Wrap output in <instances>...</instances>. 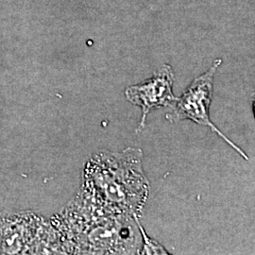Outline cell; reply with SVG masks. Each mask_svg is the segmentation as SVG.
<instances>
[{
	"label": "cell",
	"instance_id": "7a4b0ae2",
	"mask_svg": "<svg viewBox=\"0 0 255 255\" xmlns=\"http://www.w3.org/2000/svg\"><path fill=\"white\" fill-rule=\"evenodd\" d=\"M174 82L175 75L172 67L164 64L149 80L126 89L125 95L128 101L142 109V119L137 128V132L145 127L146 117L152 110L173 105L177 100L172 91Z\"/></svg>",
	"mask_w": 255,
	"mask_h": 255
},
{
	"label": "cell",
	"instance_id": "6da1fadb",
	"mask_svg": "<svg viewBox=\"0 0 255 255\" xmlns=\"http://www.w3.org/2000/svg\"><path fill=\"white\" fill-rule=\"evenodd\" d=\"M221 64V59L216 60L205 73L196 78L182 97L174 102L173 105L170 107L171 112L166 115V119L170 122H180L182 120L189 119L199 125L209 128L212 131H215L248 161V155L234 142H232L228 137L224 135L210 119L209 111L213 100L214 78Z\"/></svg>",
	"mask_w": 255,
	"mask_h": 255
},
{
	"label": "cell",
	"instance_id": "3957f363",
	"mask_svg": "<svg viewBox=\"0 0 255 255\" xmlns=\"http://www.w3.org/2000/svg\"><path fill=\"white\" fill-rule=\"evenodd\" d=\"M140 229L142 231V234L144 236V239L146 241V245H145V250H146V254H160V251H164L162 249V247L159 246L158 244H152L153 241L149 240L147 238V236L144 233V231L142 230V226H140Z\"/></svg>",
	"mask_w": 255,
	"mask_h": 255
}]
</instances>
